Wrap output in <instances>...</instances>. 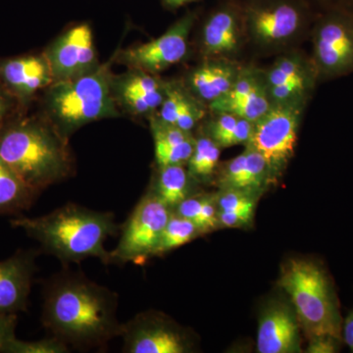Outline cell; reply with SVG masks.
<instances>
[{
	"mask_svg": "<svg viewBox=\"0 0 353 353\" xmlns=\"http://www.w3.org/2000/svg\"><path fill=\"white\" fill-rule=\"evenodd\" d=\"M118 294L83 274L63 272L44 288L41 323L70 348H103L120 336Z\"/></svg>",
	"mask_w": 353,
	"mask_h": 353,
	"instance_id": "1",
	"label": "cell"
},
{
	"mask_svg": "<svg viewBox=\"0 0 353 353\" xmlns=\"http://www.w3.org/2000/svg\"><path fill=\"white\" fill-rule=\"evenodd\" d=\"M0 157L39 194L74 169L69 139L46 117L14 115L0 131Z\"/></svg>",
	"mask_w": 353,
	"mask_h": 353,
	"instance_id": "2",
	"label": "cell"
},
{
	"mask_svg": "<svg viewBox=\"0 0 353 353\" xmlns=\"http://www.w3.org/2000/svg\"><path fill=\"white\" fill-rule=\"evenodd\" d=\"M10 224L38 241L41 252L63 263H79L95 257L108 264L110 252L105 250V243L119 230L113 213L72 202L39 217L16 216Z\"/></svg>",
	"mask_w": 353,
	"mask_h": 353,
	"instance_id": "3",
	"label": "cell"
},
{
	"mask_svg": "<svg viewBox=\"0 0 353 353\" xmlns=\"http://www.w3.org/2000/svg\"><path fill=\"white\" fill-rule=\"evenodd\" d=\"M111 78L108 63L80 78L51 83L44 97V117L67 139L94 121L117 117Z\"/></svg>",
	"mask_w": 353,
	"mask_h": 353,
	"instance_id": "4",
	"label": "cell"
},
{
	"mask_svg": "<svg viewBox=\"0 0 353 353\" xmlns=\"http://www.w3.org/2000/svg\"><path fill=\"white\" fill-rule=\"evenodd\" d=\"M279 285L290 296L307 339L332 336L341 340L338 303L326 273L312 261L292 259L282 271Z\"/></svg>",
	"mask_w": 353,
	"mask_h": 353,
	"instance_id": "5",
	"label": "cell"
},
{
	"mask_svg": "<svg viewBox=\"0 0 353 353\" xmlns=\"http://www.w3.org/2000/svg\"><path fill=\"white\" fill-rule=\"evenodd\" d=\"M172 209L148 190L128 218L119 243L109 252V263H139L154 256Z\"/></svg>",
	"mask_w": 353,
	"mask_h": 353,
	"instance_id": "6",
	"label": "cell"
},
{
	"mask_svg": "<svg viewBox=\"0 0 353 353\" xmlns=\"http://www.w3.org/2000/svg\"><path fill=\"white\" fill-rule=\"evenodd\" d=\"M306 11L303 0H252L243 8L245 31L261 48L284 46L303 30Z\"/></svg>",
	"mask_w": 353,
	"mask_h": 353,
	"instance_id": "7",
	"label": "cell"
},
{
	"mask_svg": "<svg viewBox=\"0 0 353 353\" xmlns=\"http://www.w3.org/2000/svg\"><path fill=\"white\" fill-rule=\"evenodd\" d=\"M304 104H272L270 109L253 125L245 146L260 153L274 172L285 168L294 157Z\"/></svg>",
	"mask_w": 353,
	"mask_h": 353,
	"instance_id": "8",
	"label": "cell"
},
{
	"mask_svg": "<svg viewBox=\"0 0 353 353\" xmlns=\"http://www.w3.org/2000/svg\"><path fill=\"white\" fill-rule=\"evenodd\" d=\"M318 80L353 72V16L340 11L322 14L313 32V57Z\"/></svg>",
	"mask_w": 353,
	"mask_h": 353,
	"instance_id": "9",
	"label": "cell"
},
{
	"mask_svg": "<svg viewBox=\"0 0 353 353\" xmlns=\"http://www.w3.org/2000/svg\"><path fill=\"white\" fill-rule=\"evenodd\" d=\"M196 19V13H187L159 38L119 51L116 59L129 69L158 75L187 57L190 34Z\"/></svg>",
	"mask_w": 353,
	"mask_h": 353,
	"instance_id": "10",
	"label": "cell"
},
{
	"mask_svg": "<svg viewBox=\"0 0 353 353\" xmlns=\"http://www.w3.org/2000/svg\"><path fill=\"white\" fill-rule=\"evenodd\" d=\"M125 353H185L192 350L188 334L172 320L152 311L139 313L122 325Z\"/></svg>",
	"mask_w": 353,
	"mask_h": 353,
	"instance_id": "11",
	"label": "cell"
},
{
	"mask_svg": "<svg viewBox=\"0 0 353 353\" xmlns=\"http://www.w3.org/2000/svg\"><path fill=\"white\" fill-rule=\"evenodd\" d=\"M50 64L53 83L74 80L99 67L94 32L88 23L70 28L43 52Z\"/></svg>",
	"mask_w": 353,
	"mask_h": 353,
	"instance_id": "12",
	"label": "cell"
},
{
	"mask_svg": "<svg viewBox=\"0 0 353 353\" xmlns=\"http://www.w3.org/2000/svg\"><path fill=\"white\" fill-rule=\"evenodd\" d=\"M263 73L272 104L306 105L318 81L312 60L299 52L281 55Z\"/></svg>",
	"mask_w": 353,
	"mask_h": 353,
	"instance_id": "13",
	"label": "cell"
},
{
	"mask_svg": "<svg viewBox=\"0 0 353 353\" xmlns=\"http://www.w3.org/2000/svg\"><path fill=\"white\" fill-rule=\"evenodd\" d=\"M111 90L118 108L150 119L164 101L166 82L148 72L129 69L122 75H112Z\"/></svg>",
	"mask_w": 353,
	"mask_h": 353,
	"instance_id": "14",
	"label": "cell"
},
{
	"mask_svg": "<svg viewBox=\"0 0 353 353\" xmlns=\"http://www.w3.org/2000/svg\"><path fill=\"white\" fill-rule=\"evenodd\" d=\"M263 70L241 67L233 87L220 99L209 104L212 113L233 114L255 123L270 109Z\"/></svg>",
	"mask_w": 353,
	"mask_h": 353,
	"instance_id": "15",
	"label": "cell"
},
{
	"mask_svg": "<svg viewBox=\"0 0 353 353\" xmlns=\"http://www.w3.org/2000/svg\"><path fill=\"white\" fill-rule=\"evenodd\" d=\"M0 82L15 97L21 113L39 90L53 83V77L43 53L22 55L0 60Z\"/></svg>",
	"mask_w": 353,
	"mask_h": 353,
	"instance_id": "16",
	"label": "cell"
},
{
	"mask_svg": "<svg viewBox=\"0 0 353 353\" xmlns=\"http://www.w3.org/2000/svg\"><path fill=\"white\" fill-rule=\"evenodd\" d=\"M39 254L37 250H19L0 261V313L27 311Z\"/></svg>",
	"mask_w": 353,
	"mask_h": 353,
	"instance_id": "17",
	"label": "cell"
},
{
	"mask_svg": "<svg viewBox=\"0 0 353 353\" xmlns=\"http://www.w3.org/2000/svg\"><path fill=\"white\" fill-rule=\"evenodd\" d=\"M243 9L228 3L208 16L201 30V48L205 57L230 58L241 50L243 43Z\"/></svg>",
	"mask_w": 353,
	"mask_h": 353,
	"instance_id": "18",
	"label": "cell"
},
{
	"mask_svg": "<svg viewBox=\"0 0 353 353\" xmlns=\"http://www.w3.org/2000/svg\"><path fill=\"white\" fill-rule=\"evenodd\" d=\"M301 328L294 308L284 303H272L260 316L257 331V352H301Z\"/></svg>",
	"mask_w": 353,
	"mask_h": 353,
	"instance_id": "19",
	"label": "cell"
},
{
	"mask_svg": "<svg viewBox=\"0 0 353 353\" xmlns=\"http://www.w3.org/2000/svg\"><path fill=\"white\" fill-rule=\"evenodd\" d=\"M241 66L230 58L206 57L190 72L185 87L206 105L212 103L231 90Z\"/></svg>",
	"mask_w": 353,
	"mask_h": 353,
	"instance_id": "20",
	"label": "cell"
},
{
	"mask_svg": "<svg viewBox=\"0 0 353 353\" xmlns=\"http://www.w3.org/2000/svg\"><path fill=\"white\" fill-rule=\"evenodd\" d=\"M220 190H241L259 192L275 174L256 150L245 146V152L225 162L216 172Z\"/></svg>",
	"mask_w": 353,
	"mask_h": 353,
	"instance_id": "21",
	"label": "cell"
},
{
	"mask_svg": "<svg viewBox=\"0 0 353 353\" xmlns=\"http://www.w3.org/2000/svg\"><path fill=\"white\" fill-rule=\"evenodd\" d=\"M150 123L157 167L169 165L185 166L196 145V138L192 132L168 124L157 115L150 118Z\"/></svg>",
	"mask_w": 353,
	"mask_h": 353,
	"instance_id": "22",
	"label": "cell"
},
{
	"mask_svg": "<svg viewBox=\"0 0 353 353\" xmlns=\"http://www.w3.org/2000/svg\"><path fill=\"white\" fill-rule=\"evenodd\" d=\"M204 105L185 83L166 82L164 101L155 115L168 124L192 132L205 116Z\"/></svg>",
	"mask_w": 353,
	"mask_h": 353,
	"instance_id": "23",
	"label": "cell"
},
{
	"mask_svg": "<svg viewBox=\"0 0 353 353\" xmlns=\"http://www.w3.org/2000/svg\"><path fill=\"white\" fill-rule=\"evenodd\" d=\"M38 196L39 192L26 185L0 157V215H22Z\"/></svg>",
	"mask_w": 353,
	"mask_h": 353,
	"instance_id": "24",
	"label": "cell"
},
{
	"mask_svg": "<svg viewBox=\"0 0 353 353\" xmlns=\"http://www.w3.org/2000/svg\"><path fill=\"white\" fill-rule=\"evenodd\" d=\"M157 174L150 190L173 210L176 205L192 196V183L194 182L183 165L157 167Z\"/></svg>",
	"mask_w": 353,
	"mask_h": 353,
	"instance_id": "25",
	"label": "cell"
},
{
	"mask_svg": "<svg viewBox=\"0 0 353 353\" xmlns=\"http://www.w3.org/2000/svg\"><path fill=\"white\" fill-rule=\"evenodd\" d=\"M204 134L213 139L221 148L245 145L250 141L254 123L233 114L212 113Z\"/></svg>",
	"mask_w": 353,
	"mask_h": 353,
	"instance_id": "26",
	"label": "cell"
},
{
	"mask_svg": "<svg viewBox=\"0 0 353 353\" xmlns=\"http://www.w3.org/2000/svg\"><path fill=\"white\" fill-rule=\"evenodd\" d=\"M221 148L208 134L196 138L194 152L185 166L194 182H206L219 167Z\"/></svg>",
	"mask_w": 353,
	"mask_h": 353,
	"instance_id": "27",
	"label": "cell"
},
{
	"mask_svg": "<svg viewBox=\"0 0 353 353\" xmlns=\"http://www.w3.org/2000/svg\"><path fill=\"white\" fill-rule=\"evenodd\" d=\"M173 212L194 223L201 234L219 226L215 196H190L176 205Z\"/></svg>",
	"mask_w": 353,
	"mask_h": 353,
	"instance_id": "28",
	"label": "cell"
},
{
	"mask_svg": "<svg viewBox=\"0 0 353 353\" xmlns=\"http://www.w3.org/2000/svg\"><path fill=\"white\" fill-rule=\"evenodd\" d=\"M201 234L199 228L194 223L172 211L170 218L160 239L159 245L155 250L154 256H160L187 245Z\"/></svg>",
	"mask_w": 353,
	"mask_h": 353,
	"instance_id": "29",
	"label": "cell"
},
{
	"mask_svg": "<svg viewBox=\"0 0 353 353\" xmlns=\"http://www.w3.org/2000/svg\"><path fill=\"white\" fill-rule=\"evenodd\" d=\"M257 192L241 190H220L216 194L215 201L218 211L223 212H241L254 211L256 206Z\"/></svg>",
	"mask_w": 353,
	"mask_h": 353,
	"instance_id": "30",
	"label": "cell"
},
{
	"mask_svg": "<svg viewBox=\"0 0 353 353\" xmlns=\"http://www.w3.org/2000/svg\"><path fill=\"white\" fill-rule=\"evenodd\" d=\"M70 352L68 345L55 338H48L38 341H21L16 336L10 343L7 353H67Z\"/></svg>",
	"mask_w": 353,
	"mask_h": 353,
	"instance_id": "31",
	"label": "cell"
},
{
	"mask_svg": "<svg viewBox=\"0 0 353 353\" xmlns=\"http://www.w3.org/2000/svg\"><path fill=\"white\" fill-rule=\"evenodd\" d=\"M18 314L0 313V353L8 352V347L16 338Z\"/></svg>",
	"mask_w": 353,
	"mask_h": 353,
	"instance_id": "32",
	"label": "cell"
},
{
	"mask_svg": "<svg viewBox=\"0 0 353 353\" xmlns=\"http://www.w3.org/2000/svg\"><path fill=\"white\" fill-rule=\"evenodd\" d=\"M15 112L20 113L18 102L0 82V131L8 121L16 115Z\"/></svg>",
	"mask_w": 353,
	"mask_h": 353,
	"instance_id": "33",
	"label": "cell"
},
{
	"mask_svg": "<svg viewBox=\"0 0 353 353\" xmlns=\"http://www.w3.org/2000/svg\"><path fill=\"white\" fill-rule=\"evenodd\" d=\"M308 353H334L339 352L341 340L332 336H316L309 338Z\"/></svg>",
	"mask_w": 353,
	"mask_h": 353,
	"instance_id": "34",
	"label": "cell"
},
{
	"mask_svg": "<svg viewBox=\"0 0 353 353\" xmlns=\"http://www.w3.org/2000/svg\"><path fill=\"white\" fill-rule=\"evenodd\" d=\"M254 211H241V212H223L218 211L219 226L228 228H240L250 224Z\"/></svg>",
	"mask_w": 353,
	"mask_h": 353,
	"instance_id": "35",
	"label": "cell"
},
{
	"mask_svg": "<svg viewBox=\"0 0 353 353\" xmlns=\"http://www.w3.org/2000/svg\"><path fill=\"white\" fill-rule=\"evenodd\" d=\"M310 2L319 7L324 12L329 11H340V12L350 14L353 16V0H303Z\"/></svg>",
	"mask_w": 353,
	"mask_h": 353,
	"instance_id": "36",
	"label": "cell"
},
{
	"mask_svg": "<svg viewBox=\"0 0 353 353\" xmlns=\"http://www.w3.org/2000/svg\"><path fill=\"white\" fill-rule=\"evenodd\" d=\"M343 340L353 352V309L348 314L343 325Z\"/></svg>",
	"mask_w": 353,
	"mask_h": 353,
	"instance_id": "37",
	"label": "cell"
},
{
	"mask_svg": "<svg viewBox=\"0 0 353 353\" xmlns=\"http://www.w3.org/2000/svg\"><path fill=\"white\" fill-rule=\"evenodd\" d=\"M161 1L166 8L175 10V9L187 6V4L192 3V2L199 1V0H161Z\"/></svg>",
	"mask_w": 353,
	"mask_h": 353,
	"instance_id": "38",
	"label": "cell"
}]
</instances>
